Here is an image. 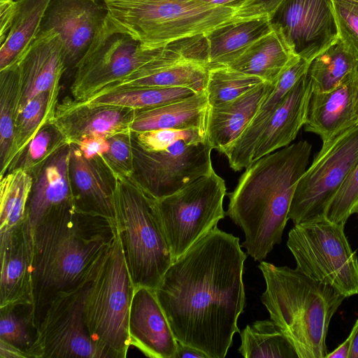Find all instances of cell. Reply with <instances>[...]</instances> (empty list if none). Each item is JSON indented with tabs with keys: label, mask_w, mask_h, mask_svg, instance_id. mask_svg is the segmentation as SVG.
Here are the masks:
<instances>
[{
	"label": "cell",
	"mask_w": 358,
	"mask_h": 358,
	"mask_svg": "<svg viewBox=\"0 0 358 358\" xmlns=\"http://www.w3.org/2000/svg\"><path fill=\"white\" fill-rule=\"evenodd\" d=\"M246 254L216 227L176 259L155 290L178 343L226 357L245 302Z\"/></svg>",
	"instance_id": "1"
},
{
	"label": "cell",
	"mask_w": 358,
	"mask_h": 358,
	"mask_svg": "<svg viewBox=\"0 0 358 358\" xmlns=\"http://www.w3.org/2000/svg\"><path fill=\"white\" fill-rule=\"evenodd\" d=\"M34 259L31 324L37 327L49 302L59 293L90 280L115 241L108 219L83 213L74 205L48 215L32 227Z\"/></svg>",
	"instance_id": "2"
},
{
	"label": "cell",
	"mask_w": 358,
	"mask_h": 358,
	"mask_svg": "<svg viewBox=\"0 0 358 358\" xmlns=\"http://www.w3.org/2000/svg\"><path fill=\"white\" fill-rule=\"evenodd\" d=\"M311 144L300 141L268 154L245 168L228 194L226 215L244 233L241 246L262 261L281 243L296 184L306 171Z\"/></svg>",
	"instance_id": "3"
},
{
	"label": "cell",
	"mask_w": 358,
	"mask_h": 358,
	"mask_svg": "<svg viewBox=\"0 0 358 358\" xmlns=\"http://www.w3.org/2000/svg\"><path fill=\"white\" fill-rule=\"evenodd\" d=\"M258 267L266 282L261 301L298 358H325L329 324L345 297L297 268L262 261Z\"/></svg>",
	"instance_id": "4"
},
{
	"label": "cell",
	"mask_w": 358,
	"mask_h": 358,
	"mask_svg": "<svg viewBox=\"0 0 358 358\" xmlns=\"http://www.w3.org/2000/svg\"><path fill=\"white\" fill-rule=\"evenodd\" d=\"M104 4L109 20L145 49L206 36L232 21L236 13L198 0H106Z\"/></svg>",
	"instance_id": "5"
},
{
	"label": "cell",
	"mask_w": 358,
	"mask_h": 358,
	"mask_svg": "<svg viewBox=\"0 0 358 358\" xmlns=\"http://www.w3.org/2000/svg\"><path fill=\"white\" fill-rule=\"evenodd\" d=\"M116 227L136 287L155 290L173 259L162 229L154 199L130 178L116 176Z\"/></svg>",
	"instance_id": "6"
},
{
	"label": "cell",
	"mask_w": 358,
	"mask_h": 358,
	"mask_svg": "<svg viewBox=\"0 0 358 358\" xmlns=\"http://www.w3.org/2000/svg\"><path fill=\"white\" fill-rule=\"evenodd\" d=\"M134 289L117 234L96 269L84 302L86 327L106 358L127 357Z\"/></svg>",
	"instance_id": "7"
},
{
	"label": "cell",
	"mask_w": 358,
	"mask_h": 358,
	"mask_svg": "<svg viewBox=\"0 0 358 358\" xmlns=\"http://www.w3.org/2000/svg\"><path fill=\"white\" fill-rule=\"evenodd\" d=\"M287 245L298 270L345 298L358 294V258L344 226L319 219L294 224Z\"/></svg>",
	"instance_id": "8"
},
{
	"label": "cell",
	"mask_w": 358,
	"mask_h": 358,
	"mask_svg": "<svg viewBox=\"0 0 358 358\" xmlns=\"http://www.w3.org/2000/svg\"><path fill=\"white\" fill-rule=\"evenodd\" d=\"M226 194L224 180L213 169L171 195L154 199L173 262L217 227L226 215Z\"/></svg>",
	"instance_id": "9"
},
{
	"label": "cell",
	"mask_w": 358,
	"mask_h": 358,
	"mask_svg": "<svg viewBox=\"0 0 358 358\" xmlns=\"http://www.w3.org/2000/svg\"><path fill=\"white\" fill-rule=\"evenodd\" d=\"M134 171L130 178L155 199L171 195L213 170L206 129L192 128L184 137L157 150L143 149L132 133Z\"/></svg>",
	"instance_id": "10"
},
{
	"label": "cell",
	"mask_w": 358,
	"mask_h": 358,
	"mask_svg": "<svg viewBox=\"0 0 358 358\" xmlns=\"http://www.w3.org/2000/svg\"><path fill=\"white\" fill-rule=\"evenodd\" d=\"M165 46L142 48L137 40L120 30L107 17L73 69L70 86L72 98L77 101H86L157 57Z\"/></svg>",
	"instance_id": "11"
},
{
	"label": "cell",
	"mask_w": 358,
	"mask_h": 358,
	"mask_svg": "<svg viewBox=\"0 0 358 358\" xmlns=\"http://www.w3.org/2000/svg\"><path fill=\"white\" fill-rule=\"evenodd\" d=\"M358 162V124L322 142L299 180L288 218L294 224L325 218L327 209Z\"/></svg>",
	"instance_id": "12"
},
{
	"label": "cell",
	"mask_w": 358,
	"mask_h": 358,
	"mask_svg": "<svg viewBox=\"0 0 358 358\" xmlns=\"http://www.w3.org/2000/svg\"><path fill=\"white\" fill-rule=\"evenodd\" d=\"M94 275L49 302L27 351L29 358H106L91 338L84 318V302Z\"/></svg>",
	"instance_id": "13"
},
{
	"label": "cell",
	"mask_w": 358,
	"mask_h": 358,
	"mask_svg": "<svg viewBox=\"0 0 358 358\" xmlns=\"http://www.w3.org/2000/svg\"><path fill=\"white\" fill-rule=\"evenodd\" d=\"M270 19L293 54L310 62L338 39L332 0H284Z\"/></svg>",
	"instance_id": "14"
},
{
	"label": "cell",
	"mask_w": 358,
	"mask_h": 358,
	"mask_svg": "<svg viewBox=\"0 0 358 358\" xmlns=\"http://www.w3.org/2000/svg\"><path fill=\"white\" fill-rule=\"evenodd\" d=\"M107 17L104 3L91 0H51L41 31L52 29L59 34L66 69H74Z\"/></svg>",
	"instance_id": "15"
},
{
	"label": "cell",
	"mask_w": 358,
	"mask_h": 358,
	"mask_svg": "<svg viewBox=\"0 0 358 358\" xmlns=\"http://www.w3.org/2000/svg\"><path fill=\"white\" fill-rule=\"evenodd\" d=\"M15 64L19 71L20 88L17 111L43 92L59 99L61 78L67 69L62 43L54 30L41 31Z\"/></svg>",
	"instance_id": "16"
},
{
	"label": "cell",
	"mask_w": 358,
	"mask_h": 358,
	"mask_svg": "<svg viewBox=\"0 0 358 358\" xmlns=\"http://www.w3.org/2000/svg\"><path fill=\"white\" fill-rule=\"evenodd\" d=\"M70 148L69 176L76 209L116 225V176L101 157L87 159L76 145Z\"/></svg>",
	"instance_id": "17"
},
{
	"label": "cell",
	"mask_w": 358,
	"mask_h": 358,
	"mask_svg": "<svg viewBox=\"0 0 358 358\" xmlns=\"http://www.w3.org/2000/svg\"><path fill=\"white\" fill-rule=\"evenodd\" d=\"M135 110L113 105H95L66 97L59 103L53 123L69 144L86 136L108 138L131 131Z\"/></svg>",
	"instance_id": "18"
},
{
	"label": "cell",
	"mask_w": 358,
	"mask_h": 358,
	"mask_svg": "<svg viewBox=\"0 0 358 358\" xmlns=\"http://www.w3.org/2000/svg\"><path fill=\"white\" fill-rule=\"evenodd\" d=\"M0 308L32 304L34 245L29 221L0 236Z\"/></svg>",
	"instance_id": "19"
},
{
	"label": "cell",
	"mask_w": 358,
	"mask_h": 358,
	"mask_svg": "<svg viewBox=\"0 0 358 358\" xmlns=\"http://www.w3.org/2000/svg\"><path fill=\"white\" fill-rule=\"evenodd\" d=\"M131 345L151 358H173L176 340L155 292L136 287L129 317Z\"/></svg>",
	"instance_id": "20"
},
{
	"label": "cell",
	"mask_w": 358,
	"mask_h": 358,
	"mask_svg": "<svg viewBox=\"0 0 358 358\" xmlns=\"http://www.w3.org/2000/svg\"><path fill=\"white\" fill-rule=\"evenodd\" d=\"M348 75L334 89L324 92L310 90L307 99L304 129L326 142L358 124L355 112L354 78Z\"/></svg>",
	"instance_id": "21"
},
{
	"label": "cell",
	"mask_w": 358,
	"mask_h": 358,
	"mask_svg": "<svg viewBox=\"0 0 358 358\" xmlns=\"http://www.w3.org/2000/svg\"><path fill=\"white\" fill-rule=\"evenodd\" d=\"M309 64L310 62L298 56L292 59L252 121L239 137L224 150L222 154L227 157L229 166L234 171H241L252 164L255 148L268 121L289 91L306 73Z\"/></svg>",
	"instance_id": "22"
},
{
	"label": "cell",
	"mask_w": 358,
	"mask_h": 358,
	"mask_svg": "<svg viewBox=\"0 0 358 358\" xmlns=\"http://www.w3.org/2000/svg\"><path fill=\"white\" fill-rule=\"evenodd\" d=\"M70 144L55 155L34 179L27 216L33 227L48 215L74 205L69 176Z\"/></svg>",
	"instance_id": "23"
},
{
	"label": "cell",
	"mask_w": 358,
	"mask_h": 358,
	"mask_svg": "<svg viewBox=\"0 0 358 358\" xmlns=\"http://www.w3.org/2000/svg\"><path fill=\"white\" fill-rule=\"evenodd\" d=\"M275 85L264 82L228 103L216 107L209 106L206 132L213 149L222 153L239 137Z\"/></svg>",
	"instance_id": "24"
},
{
	"label": "cell",
	"mask_w": 358,
	"mask_h": 358,
	"mask_svg": "<svg viewBox=\"0 0 358 358\" xmlns=\"http://www.w3.org/2000/svg\"><path fill=\"white\" fill-rule=\"evenodd\" d=\"M304 74L276 109L254 150L252 163L287 146L303 126L310 83Z\"/></svg>",
	"instance_id": "25"
},
{
	"label": "cell",
	"mask_w": 358,
	"mask_h": 358,
	"mask_svg": "<svg viewBox=\"0 0 358 358\" xmlns=\"http://www.w3.org/2000/svg\"><path fill=\"white\" fill-rule=\"evenodd\" d=\"M273 29L270 17L231 21L204 36L208 68L229 66Z\"/></svg>",
	"instance_id": "26"
},
{
	"label": "cell",
	"mask_w": 358,
	"mask_h": 358,
	"mask_svg": "<svg viewBox=\"0 0 358 358\" xmlns=\"http://www.w3.org/2000/svg\"><path fill=\"white\" fill-rule=\"evenodd\" d=\"M209 104L206 91L161 106L136 110L131 131L138 133L157 129H206Z\"/></svg>",
	"instance_id": "27"
},
{
	"label": "cell",
	"mask_w": 358,
	"mask_h": 358,
	"mask_svg": "<svg viewBox=\"0 0 358 358\" xmlns=\"http://www.w3.org/2000/svg\"><path fill=\"white\" fill-rule=\"evenodd\" d=\"M295 56L280 33L273 27L228 66L275 84Z\"/></svg>",
	"instance_id": "28"
},
{
	"label": "cell",
	"mask_w": 358,
	"mask_h": 358,
	"mask_svg": "<svg viewBox=\"0 0 358 358\" xmlns=\"http://www.w3.org/2000/svg\"><path fill=\"white\" fill-rule=\"evenodd\" d=\"M17 11L0 48V71L15 64L38 36L51 0H17Z\"/></svg>",
	"instance_id": "29"
},
{
	"label": "cell",
	"mask_w": 358,
	"mask_h": 358,
	"mask_svg": "<svg viewBox=\"0 0 358 358\" xmlns=\"http://www.w3.org/2000/svg\"><path fill=\"white\" fill-rule=\"evenodd\" d=\"M58 103L59 99L49 92H43L31 99L17 111L9 150L1 164L0 178L7 173L41 128L47 122L53 121Z\"/></svg>",
	"instance_id": "30"
},
{
	"label": "cell",
	"mask_w": 358,
	"mask_h": 358,
	"mask_svg": "<svg viewBox=\"0 0 358 358\" xmlns=\"http://www.w3.org/2000/svg\"><path fill=\"white\" fill-rule=\"evenodd\" d=\"M33 182V178L20 169L0 178V236L12 233L28 222Z\"/></svg>",
	"instance_id": "31"
},
{
	"label": "cell",
	"mask_w": 358,
	"mask_h": 358,
	"mask_svg": "<svg viewBox=\"0 0 358 358\" xmlns=\"http://www.w3.org/2000/svg\"><path fill=\"white\" fill-rule=\"evenodd\" d=\"M358 71V60L338 39L309 64L306 76L310 90L330 91L349 74Z\"/></svg>",
	"instance_id": "32"
},
{
	"label": "cell",
	"mask_w": 358,
	"mask_h": 358,
	"mask_svg": "<svg viewBox=\"0 0 358 358\" xmlns=\"http://www.w3.org/2000/svg\"><path fill=\"white\" fill-rule=\"evenodd\" d=\"M240 335L238 352L245 358H298L292 343L272 320L248 324Z\"/></svg>",
	"instance_id": "33"
},
{
	"label": "cell",
	"mask_w": 358,
	"mask_h": 358,
	"mask_svg": "<svg viewBox=\"0 0 358 358\" xmlns=\"http://www.w3.org/2000/svg\"><path fill=\"white\" fill-rule=\"evenodd\" d=\"M196 93L193 90L185 87H127L96 94L82 102L118 106L136 110L166 105Z\"/></svg>",
	"instance_id": "34"
},
{
	"label": "cell",
	"mask_w": 358,
	"mask_h": 358,
	"mask_svg": "<svg viewBox=\"0 0 358 358\" xmlns=\"http://www.w3.org/2000/svg\"><path fill=\"white\" fill-rule=\"evenodd\" d=\"M67 145L69 143L53 121L47 122L27 144L7 173L20 169L34 179L45 164Z\"/></svg>",
	"instance_id": "35"
},
{
	"label": "cell",
	"mask_w": 358,
	"mask_h": 358,
	"mask_svg": "<svg viewBox=\"0 0 358 358\" xmlns=\"http://www.w3.org/2000/svg\"><path fill=\"white\" fill-rule=\"evenodd\" d=\"M264 82L257 76L242 73L228 66L209 68L205 90L209 106L228 103Z\"/></svg>",
	"instance_id": "36"
},
{
	"label": "cell",
	"mask_w": 358,
	"mask_h": 358,
	"mask_svg": "<svg viewBox=\"0 0 358 358\" xmlns=\"http://www.w3.org/2000/svg\"><path fill=\"white\" fill-rule=\"evenodd\" d=\"M20 96L19 71L13 64L0 71V165L10 145Z\"/></svg>",
	"instance_id": "37"
},
{
	"label": "cell",
	"mask_w": 358,
	"mask_h": 358,
	"mask_svg": "<svg viewBox=\"0 0 358 358\" xmlns=\"http://www.w3.org/2000/svg\"><path fill=\"white\" fill-rule=\"evenodd\" d=\"M357 205L358 162L330 202L325 213V219L331 222L345 226L350 216L354 214Z\"/></svg>",
	"instance_id": "38"
},
{
	"label": "cell",
	"mask_w": 358,
	"mask_h": 358,
	"mask_svg": "<svg viewBox=\"0 0 358 358\" xmlns=\"http://www.w3.org/2000/svg\"><path fill=\"white\" fill-rule=\"evenodd\" d=\"M338 40L358 60V1L332 0Z\"/></svg>",
	"instance_id": "39"
},
{
	"label": "cell",
	"mask_w": 358,
	"mask_h": 358,
	"mask_svg": "<svg viewBox=\"0 0 358 358\" xmlns=\"http://www.w3.org/2000/svg\"><path fill=\"white\" fill-rule=\"evenodd\" d=\"M15 309L16 307L0 308V340L27 352L34 340L29 329V326L33 327L30 315H20Z\"/></svg>",
	"instance_id": "40"
},
{
	"label": "cell",
	"mask_w": 358,
	"mask_h": 358,
	"mask_svg": "<svg viewBox=\"0 0 358 358\" xmlns=\"http://www.w3.org/2000/svg\"><path fill=\"white\" fill-rule=\"evenodd\" d=\"M109 149L101 157L116 176L131 178L134 171L132 132L120 133L108 138Z\"/></svg>",
	"instance_id": "41"
},
{
	"label": "cell",
	"mask_w": 358,
	"mask_h": 358,
	"mask_svg": "<svg viewBox=\"0 0 358 358\" xmlns=\"http://www.w3.org/2000/svg\"><path fill=\"white\" fill-rule=\"evenodd\" d=\"M284 0H251L236 11L232 21L271 16Z\"/></svg>",
	"instance_id": "42"
},
{
	"label": "cell",
	"mask_w": 358,
	"mask_h": 358,
	"mask_svg": "<svg viewBox=\"0 0 358 358\" xmlns=\"http://www.w3.org/2000/svg\"><path fill=\"white\" fill-rule=\"evenodd\" d=\"M85 158L102 157L109 149L108 138L101 136H86L74 143Z\"/></svg>",
	"instance_id": "43"
},
{
	"label": "cell",
	"mask_w": 358,
	"mask_h": 358,
	"mask_svg": "<svg viewBox=\"0 0 358 358\" xmlns=\"http://www.w3.org/2000/svg\"><path fill=\"white\" fill-rule=\"evenodd\" d=\"M18 8L17 0H0V44L6 40Z\"/></svg>",
	"instance_id": "44"
},
{
	"label": "cell",
	"mask_w": 358,
	"mask_h": 358,
	"mask_svg": "<svg viewBox=\"0 0 358 358\" xmlns=\"http://www.w3.org/2000/svg\"><path fill=\"white\" fill-rule=\"evenodd\" d=\"M0 358H29L26 351L0 340Z\"/></svg>",
	"instance_id": "45"
},
{
	"label": "cell",
	"mask_w": 358,
	"mask_h": 358,
	"mask_svg": "<svg viewBox=\"0 0 358 358\" xmlns=\"http://www.w3.org/2000/svg\"><path fill=\"white\" fill-rule=\"evenodd\" d=\"M208 358L203 352L194 348L178 343L176 352L173 358Z\"/></svg>",
	"instance_id": "46"
},
{
	"label": "cell",
	"mask_w": 358,
	"mask_h": 358,
	"mask_svg": "<svg viewBox=\"0 0 358 358\" xmlns=\"http://www.w3.org/2000/svg\"><path fill=\"white\" fill-rule=\"evenodd\" d=\"M201 2L215 6H222L226 8H230L236 10V11L241 8L246 3L250 2L251 0H198Z\"/></svg>",
	"instance_id": "47"
},
{
	"label": "cell",
	"mask_w": 358,
	"mask_h": 358,
	"mask_svg": "<svg viewBox=\"0 0 358 358\" xmlns=\"http://www.w3.org/2000/svg\"><path fill=\"white\" fill-rule=\"evenodd\" d=\"M350 349V336L336 348L334 351L328 352L325 358H348Z\"/></svg>",
	"instance_id": "48"
},
{
	"label": "cell",
	"mask_w": 358,
	"mask_h": 358,
	"mask_svg": "<svg viewBox=\"0 0 358 358\" xmlns=\"http://www.w3.org/2000/svg\"><path fill=\"white\" fill-rule=\"evenodd\" d=\"M350 336V349L348 358H358V319L356 320Z\"/></svg>",
	"instance_id": "49"
},
{
	"label": "cell",
	"mask_w": 358,
	"mask_h": 358,
	"mask_svg": "<svg viewBox=\"0 0 358 358\" xmlns=\"http://www.w3.org/2000/svg\"><path fill=\"white\" fill-rule=\"evenodd\" d=\"M354 89H355V112L358 122V71L354 78Z\"/></svg>",
	"instance_id": "50"
},
{
	"label": "cell",
	"mask_w": 358,
	"mask_h": 358,
	"mask_svg": "<svg viewBox=\"0 0 358 358\" xmlns=\"http://www.w3.org/2000/svg\"><path fill=\"white\" fill-rule=\"evenodd\" d=\"M91 1H95V2H97V3H104V1L106 0H91Z\"/></svg>",
	"instance_id": "51"
},
{
	"label": "cell",
	"mask_w": 358,
	"mask_h": 358,
	"mask_svg": "<svg viewBox=\"0 0 358 358\" xmlns=\"http://www.w3.org/2000/svg\"><path fill=\"white\" fill-rule=\"evenodd\" d=\"M354 213H357L358 214V205L356 207V208L355 209Z\"/></svg>",
	"instance_id": "52"
},
{
	"label": "cell",
	"mask_w": 358,
	"mask_h": 358,
	"mask_svg": "<svg viewBox=\"0 0 358 358\" xmlns=\"http://www.w3.org/2000/svg\"><path fill=\"white\" fill-rule=\"evenodd\" d=\"M352 1H358V0H352Z\"/></svg>",
	"instance_id": "53"
}]
</instances>
